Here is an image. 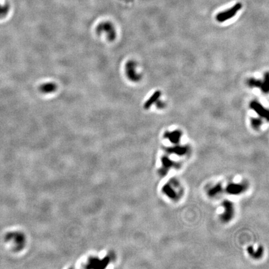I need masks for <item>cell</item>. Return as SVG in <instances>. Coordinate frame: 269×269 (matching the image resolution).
<instances>
[{"label":"cell","mask_w":269,"mask_h":269,"mask_svg":"<svg viewBox=\"0 0 269 269\" xmlns=\"http://www.w3.org/2000/svg\"><path fill=\"white\" fill-rule=\"evenodd\" d=\"M262 87V90H263L264 92H268V89H269V79H268V73L266 74L265 75V77L264 79V83L261 84Z\"/></svg>","instance_id":"cell-7"},{"label":"cell","mask_w":269,"mask_h":269,"mask_svg":"<svg viewBox=\"0 0 269 269\" xmlns=\"http://www.w3.org/2000/svg\"><path fill=\"white\" fill-rule=\"evenodd\" d=\"M9 7L8 5H1L0 4V18L3 17L7 15L9 11Z\"/></svg>","instance_id":"cell-8"},{"label":"cell","mask_w":269,"mask_h":269,"mask_svg":"<svg viewBox=\"0 0 269 269\" xmlns=\"http://www.w3.org/2000/svg\"><path fill=\"white\" fill-rule=\"evenodd\" d=\"M97 32L99 35L105 33L108 39L114 41L116 37V31L114 25L110 22L105 21L98 25L97 28Z\"/></svg>","instance_id":"cell-1"},{"label":"cell","mask_w":269,"mask_h":269,"mask_svg":"<svg viewBox=\"0 0 269 269\" xmlns=\"http://www.w3.org/2000/svg\"><path fill=\"white\" fill-rule=\"evenodd\" d=\"M39 89L41 92L44 94H49L55 92L57 89V86L56 84L52 82H47L42 84L40 86Z\"/></svg>","instance_id":"cell-4"},{"label":"cell","mask_w":269,"mask_h":269,"mask_svg":"<svg viewBox=\"0 0 269 269\" xmlns=\"http://www.w3.org/2000/svg\"><path fill=\"white\" fill-rule=\"evenodd\" d=\"M161 95V92L159 90L156 91L153 94L150 98L145 102V104L144 105V108L145 109H148L149 107H150L151 105L155 103V102L158 99V98L160 97Z\"/></svg>","instance_id":"cell-5"},{"label":"cell","mask_w":269,"mask_h":269,"mask_svg":"<svg viewBox=\"0 0 269 269\" xmlns=\"http://www.w3.org/2000/svg\"><path fill=\"white\" fill-rule=\"evenodd\" d=\"M127 73L129 78H130L133 80H135L136 75L135 70H134V64L132 62H129L127 66Z\"/></svg>","instance_id":"cell-6"},{"label":"cell","mask_w":269,"mask_h":269,"mask_svg":"<svg viewBox=\"0 0 269 269\" xmlns=\"http://www.w3.org/2000/svg\"><path fill=\"white\" fill-rule=\"evenodd\" d=\"M250 107L254 111L256 112L258 115H260L261 117L268 119V110L262 107L260 104L258 103V102H254V101L252 102L250 104Z\"/></svg>","instance_id":"cell-3"},{"label":"cell","mask_w":269,"mask_h":269,"mask_svg":"<svg viewBox=\"0 0 269 269\" xmlns=\"http://www.w3.org/2000/svg\"><path fill=\"white\" fill-rule=\"evenodd\" d=\"M260 84H261V82L259 81L255 80H252L250 81V85H251V86H255V87H258V86H260Z\"/></svg>","instance_id":"cell-9"},{"label":"cell","mask_w":269,"mask_h":269,"mask_svg":"<svg viewBox=\"0 0 269 269\" xmlns=\"http://www.w3.org/2000/svg\"><path fill=\"white\" fill-rule=\"evenodd\" d=\"M241 5L240 4H238L236 6H234V7L231 9L227 10L226 11L219 13V14L217 16V21L219 22H224L227 19H230L231 18H232L234 16H235V15L236 14V13L239 11Z\"/></svg>","instance_id":"cell-2"}]
</instances>
